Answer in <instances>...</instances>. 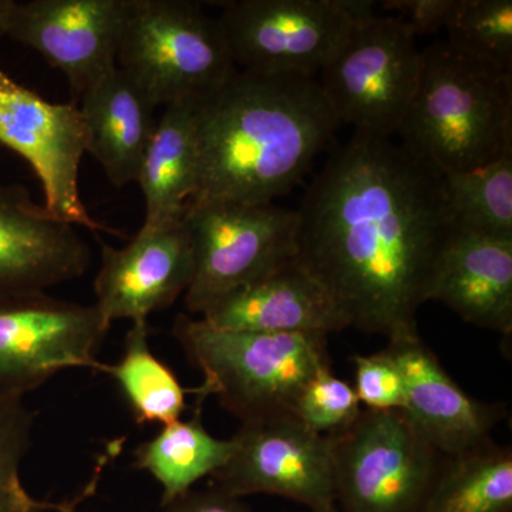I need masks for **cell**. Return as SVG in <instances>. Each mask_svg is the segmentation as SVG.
<instances>
[{
    "instance_id": "1",
    "label": "cell",
    "mask_w": 512,
    "mask_h": 512,
    "mask_svg": "<svg viewBox=\"0 0 512 512\" xmlns=\"http://www.w3.org/2000/svg\"><path fill=\"white\" fill-rule=\"evenodd\" d=\"M299 262L349 328L387 339L417 330L457 231L443 174L392 138L353 133L299 205Z\"/></svg>"
},
{
    "instance_id": "2",
    "label": "cell",
    "mask_w": 512,
    "mask_h": 512,
    "mask_svg": "<svg viewBox=\"0 0 512 512\" xmlns=\"http://www.w3.org/2000/svg\"><path fill=\"white\" fill-rule=\"evenodd\" d=\"M339 127L316 77L237 69L198 106L200 180L188 210L274 204L301 183Z\"/></svg>"
},
{
    "instance_id": "3",
    "label": "cell",
    "mask_w": 512,
    "mask_h": 512,
    "mask_svg": "<svg viewBox=\"0 0 512 512\" xmlns=\"http://www.w3.org/2000/svg\"><path fill=\"white\" fill-rule=\"evenodd\" d=\"M397 134L443 175L493 163L512 151V70L447 40L421 50L419 84Z\"/></svg>"
},
{
    "instance_id": "4",
    "label": "cell",
    "mask_w": 512,
    "mask_h": 512,
    "mask_svg": "<svg viewBox=\"0 0 512 512\" xmlns=\"http://www.w3.org/2000/svg\"><path fill=\"white\" fill-rule=\"evenodd\" d=\"M173 335L204 377L195 406L215 396L241 424L293 417L303 386L330 366L325 335L222 330L185 313Z\"/></svg>"
},
{
    "instance_id": "5",
    "label": "cell",
    "mask_w": 512,
    "mask_h": 512,
    "mask_svg": "<svg viewBox=\"0 0 512 512\" xmlns=\"http://www.w3.org/2000/svg\"><path fill=\"white\" fill-rule=\"evenodd\" d=\"M117 66L157 107L205 99L238 69L220 20L191 0H128Z\"/></svg>"
},
{
    "instance_id": "6",
    "label": "cell",
    "mask_w": 512,
    "mask_h": 512,
    "mask_svg": "<svg viewBox=\"0 0 512 512\" xmlns=\"http://www.w3.org/2000/svg\"><path fill=\"white\" fill-rule=\"evenodd\" d=\"M420 70L416 37L399 19L375 15L355 23L316 79L340 126L392 138L412 104Z\"/></svg>"
},
{
    "instance_id": "7",
    "label": "cell",
    "mask_w": 512,
    "mask_h": 512,
    "mask_svg": "<svg viewBox=\"0 0 512 512\" xmlns=\"http://www.w3.org/2000/svg\"><path fill=\"white\" fill-rule=\"evenodd\" d=\"M339 512H421L443 456L402 410L363 409L330 436Z\"/></svg>"
},
{
    "instance_id": "8",
    "label": "cell",
    "mask_w": 512,
    "mask_h": 512,
    "mask_svg": "<svg viewBox=\"0 0 512 512\" xmlns=\"http://www.w3.org/2000/svg\"><path fill=\"white\" fill-rule=\"evenodd\" d=\"M184 222L194 256L184 305L195 315L298 254V215L275 204L198 205L187 211Z\"/></svg>"
},
{
    "instance_id": "9",
    "label": "cell",
    "mask_w": 512,
    "mask_h": 512,
    "mask_svg": "<svg viewBox=\"0 0 512 512\" xmlns=\"http://www.w3.org/2000/svg\"><path fill=\"white\" fill-rule=\"evenodd\" d=\"M109 329L96 305L46 292L0 295V399L23 400L73 367L96 372Z\"/></svg>"
},
{
    "instance_id": "10",
    "label": "cell",
    "mask_w": 512,
    "mask_h": 512,
    "mask_svg": "<svg viewBox=\"0 0 512 512\" xmlns=\"http://www.w3.org/2000/svg\"><path fill=\"white\" fill-rule=\"evenodd\" d=\"M222 30L241 70L318 77L352 32L343 0L221 2Z\"/></svg>"
},
{
    "instance_id": "11",
    "label": "cell",
    "mask_w": 512,
    "mask_h": 512,
    "mask_svg": "<svg viewBox=\"0 0 512 512\" xmlns=\"http://www.w3.org/2000/svg\"><path fill=\"white\" fill-rule=\"evenodd\" d=\"M228 463L212 474V487L234 497L278 495L312 512H339L332 441L295 417L241 424Z\"/></svg>"
},
{
    "instance_id": "12",
    "label": "cell",
    "mask_w": 512,
    "mask_h": 512,
    "mask_svg": "<svg viewBox=\"0 0 512 512\" xmlns=\"http://www.w3.org/2000/svg\"><path fill=\"white\" fill-rule=\"evenodd\" d=\"M0 144L28 161L42 184L46 208L72 225L109 231L94 220L80 195L86 128L76 104L43 99L0 69Z\"/></svg>"
},
{
    "instance_id": "13",
    "label": "cell",
    "mask_w": 512,
    "mask_h": 512,
    "mask_svg": "<svg viewBox=\"0 0 512 512\" xmlns=\"http://www.w3.org/2000/svg\"><path fill=\"white\" fill-rule=\"evenodd\" d=\"M128 0L15 2L8 36L66 76L74 103L117 66Z\"/></svg>"
},
{
    "instance_id": "14",
    "label": "cell",
    "mask_w": 512,
    "mask_h": 512,
    "mask_svg": "<svg viewBox=\"0 0 512 512\" xmlns=\"http://www.w3.org/2000/svg\"><path fill=\"white\" fill-rule=\"evenodd\" d=\"M192 275L194 256L184 221L141 227L126 247L101 245L94 305L110 325L121 319L147 320L185 295Z\"/></svg>"
},
{
    "instance_id": "15",
    "label": "cell",
    "mask_w": 512,
    "mask_h": 512,
    "mask_svg": "<svg viewBox=\"0 0 512 512\" xmlns=\"http://www.w3.org/2000/svg\"><path fill=\"white\" fill-rule=\"evenodd\" d=\"M384 349L402 372V412L441 456H456L491 440V431L507 414L505 407L464 392L417 330L389 339Z\"/></svg>"
},
{
    "instance_id": "16",
    "label": "cell",
    "mask_w": 512,
    "mask_h": 512,
    "mask_svg": "<svg viewBox=\"0 0 512 512\" xmlns=\"http://www.w3.org/2000/svg\"><path fill=\"white\" fill-rule=\"evenodd\" d=\"M89 265L90 249L74 225L36 204L28 188L0 184V295L46 292Z\"/></svg>"
},
{
    "instance_id": "17",
    "label": "cell",
    "mask_w": 512,
    "mask_h": 512,
    "mask_svg": "<svg viewBox=\"0 0 512 512\" xmlns=\"http://www.w3.org/2000/svg\"><path fill=\"white\" fill-rule=\"evenodd\" d=\"M222 330L325 335L349 329L328 291L296 259L228 293L201 315Z\"/></svg>"
},
{
    "instance_id": "18",
    "label": "cell",
    "mask_w": 512,
    "mask_h": 512,
    "mask_svg": "<svg viewBox=\"0 0 512 512\" xmlns=\"http://www.w3.org/2000/svg\"><path fill=\"white\" fill-rule=\"evenodd\" d=\"M430 301L477 328L512 336V241L454 232L441 256Z\"/></svg>"
},
{
    "instance_id": "19",
    "label": "cell",
    "mask_w": 512,
    "mask_h": 512,
    "mask_svg": "<svg viewBox=\"0 0 512 512\" xmlns=\"http://www.w3.org/2000/svg\"><path fill=\"white\" fill-rule=\"evenodd\" d=\"M76 106L92 154L114 187L137 181L148 144L156 131L157 104L119 66L80 97Z\"/></svg>"
},
{
    "instance_id": "20",
    "label": "cell",
    "mask_w": 512,
    "mask_h": 512,
    "mask_svg": "<svg viewBox=\"0 0 512 512\" xmlns=\"http://www.w3.org/2000/svg\"><path fill=\"white\" fill-rule=\"evenodd\" d=\"M200 101L167 104L157 120L137 177L146 200L143 227H165L184 221L200 180Z\"/></svg>"
},
{
    "instance_id": "21",
    "label": "cell",
    "mask_w": 512,
    "mask_h": 512,
    "mask_svg": "<svg viewBox=\"0 0 512 512\" xmlns=\"http://www.w3.org/2000/svg\"><path fill=\"white\" fill-rule=\"evenodd\" d=\"M234 448L232 437L218 439L205 429L201 407H195L190 420L165 424L156 436L141 443L134 451V467L147 471L160 484L164 505L221 470Z\"/></svg>"
},
{
    "instance_id": "22",
    "label": "cell",
    "mask_w": 512,
    "mask_h": 512,
    "mask_svg": "<svg viewBox=\"0 0 512 512\" xmlns=\"http://www.w3.org/2000/svg\"><path fill=\"white\" fill-rule=\"evenodd\" d=\"M421 512H512V448L488 440L443 457Z\"/></svg>"
},
{
    "instance_id": "23",
    "label": "cell",
    "mask_w": 512,
    "mask_h": 512,
    "mask_svg": "<svg viewBox=\"0 0 512 512\" xmlns=\"http://www.w3.org/2000/svg\"><path fill=\"white\" fill-rule=\"evenodd\" d=\"M96 372L116 380L140 426H165L180 420L187 409L188 390L150 348L147 320L131 323L119 362L116 365L100 362Z\"/></svg>"
},
{
    "instance_id": "24",
    "label": "cell",
    "mask_w": 512,
    "mask_h": 512,
    "mask_svg": "<svg viewBox=\"0 0 512 512\" xmlns=\"http://www.w3.org/2000/svg\"><path fill=\"white\" fill-rule=\"evenodd\" d=\"M458 231L512 241V151L477 170L443 175Z\"/></svg>"
},
{
    "instance_id": "25",
    "label": "cell",
    "mask_w": 512,
    "mask_h": 512,
    "mask_svg": "<svg viewBox=\"0 0 512 512\" xmlns=\"http://www.w3.org/2000/svg\"><path fill=\"white\" fill-rule=\"evenodd\" d=\"M444 29L450 45L512 70L511 0H456Z\"/></svg>"
},
{
    "instance_id": "26",
    "label": "cell",
    "mask_w": 512,
    "mask_h": 512,
    "mask_svg": "<svg viewBox=\"0 0 512 512\" xmlns=\"http://www.w3.org/2000/svg\"><path fill=\"white\" fill-rule=\"evenodd\" d=\"M35 414L23 400L0 399V512H62V503L37 500L26 490L20 467L32 444Z\"/></svg>"
},
{
    "instance_id": "27",
    "label": "cell",
    "mask_w": 512,
    "mask_h": 512,
    "mask_svg": "<svg viewBox=\"0 0 512 512\" xmlns=\"http://www.w3.org/2000/svg\"><path fill=\"white\" fill-rule=\"evenodd\" d=\"M363 407L355 387L322 367L303 386L293 407V417L322 436L342 433L355 423Z\"/></svg>"
},
{
    "instance_id": "28",
    "label": "cell",
    "mask_w": 512,
    "mask_h": 512,
    "mask_svg": "<svg viewBox=\"0 0 512 512\" xmlns=\"http://www.w3.org/2000/svg\"><path fill=\"white\" fill-rule=\"evenodd\" d=\"M355 392L363 409L389 412L402 410L404 383L402 372L386 349L373 355H355Z\"/></svg>"
},
{
    "instance_id": "29",
    "label": "cell",
    "mask_w": 512,
    "mask_h": 512,
    "mask_svg": "<svg viewBox=\"0 0 512 512\" xmlns=\"http://www.w3.org/2000/svg\"><path fill=\"white\" fill-rule=\"evenodd\" d=\"M456 0H386L382 8L396 12V19L409 29L414 37L431 35L446 28Z\"/></svg>"
},
{
    "instance_id": "30",
    "label": "cell",
    "mask_w": 512,
    "mask_h": 512,
    "mask_svg": "<svg viewBox=\"0 0 512 512\" xmlns=\"http://www.w3.org/2000/svg\"><path fill=\"white\" fill-rule=\"evenodd\" d=\"M161 507V512H252L242 498L234 497L212 485L207 490L192 488Z\"/></svg>"
},
{
    "instance_id": "31",
    "label": "cell",
    "mask_w": 512,
    "mask_h": 512,
    "mask_svg": "<svg viewBox=\"0 0 512 512\" xmlns=\"http://www.w3.org/2000/svg\"><path fill=\"white\" fill-rule=\"evenodd\" d=\"M120 444V441H117V443L111 444V446L107 448L106 453L99 458V464L94 468L93 477L92 480H90V483L84 487L82 493L76 495L72 500H69V504H67V507L64 508L62 512H80L79 505L82 504L84 500H87V498L92 497L94 491H96L97 484H99V478L101 473H103V468L107 466V463H109L111 458L119 453Z\"/></svg>"
},
{
    "instance_id": "32",
    "label": "cell",
    "mask_w": 512,
    "mask_h": 512,
    "mask_svg": "<svg viewBox=\"0 0 512 512\" xmlns=\"http://www.w3.org/2000/svg\"><path fill=\"white\" fill-rule=\"evenodd\" d=\"M13 6H15V0H0V40L8 36Z\"/></svg>"
}]
</instances>
